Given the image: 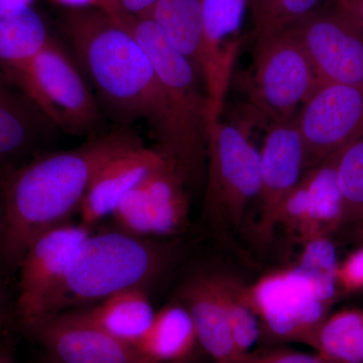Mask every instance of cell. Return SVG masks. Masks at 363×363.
I'll return each instance as SVG.
<instances>
[{"label": "cell", "instance_id": "13", "mask_svg": "<svg viewBox=\"0 0 363 363\" xmlns=\"http://www.w3.org/2000/svg\"><path fill=\"white\" fill-rule=\"evenodd\" d=\"M297 117V116H296ZM296 117L274 121L259 150V216L257 235L267 241L279 224V212L298 187L307 162Z\"/></svg>", "mask_w": 363, "mask_h": 363}, {"label": "cell", "instance_id": "27", "mask_svg": "<svg viewBox=\"0 0 363 363\" xmlns=\"http://www.w3.org/2000/svg\"><path fill=\"white\" fill-rule=\"evenodd\" d=\"M336 175L344 223L358 222L363 217V138L339 152Z\"/></svg>", "mask_w": 363, "mask_h": 363}, {"label": "cell", "instance_id": "38", "mask_svg": "<svg viewBox=\"0 0 363 363\" xmlns=\"http://www.w3.org/2000/svg\"><path fill=\"white\" fill-rule=\"evenodd\" d=\"M40 363H52V362H50L49 360L47 359V358H45V359L43 360V362H40Z\"/></svg>", "mask_w": 363, "mask_h": 363}, {"label": "cell", "instance_id": "7", "mask_svg": "<svg viewBox=\"0 0 363 363\" xmlns=\"http://www.w3.org/2000/svg\"><path fill=\"white\" fill-rule=\"evenodd\" d=\"M247 294L259 318L260 337L272 343L297 342L312 347L333 305L294 267L262 277L247 286Z\"/></svg>", "mask_w": 363, "mask_h": 363}, {"label": "cell", "instance_id": "1", "mask_svg": "<svg viewBox=\"0 0 363 363\" xmlns=\"http://www.w3.org/2000/svg\"><path fill=\"white\" fill-rule=\"evenodd\" d=\"M130 128L90 138L77 147L42 152L0 173V269L14 274L33 241L79 211L97 172L142 145Z\"/></svg>", "mask_w": 363, "mask_h": 363}, {"label": "cell", "instance_id": "5", "mask_svg": "<svg viewBox=\"0 0 363 363\" xmlns=\"http://www.w3.org/2000/svg\"><path fill=\"white\" fill-rule=\"evenodd\" d=\"M4 76L55 128L81 135L92 133L99 124L96 98L73 60L54 39Z\"/></svg>", "mask_w": 363, "mask_h": 363}, {"label": "cell", "instance_id": "4", "mask_svg": "<svg viewBox=\"0 0 363 363\" xmlns=\"http://www.w3.org/2000/svg\"><path fill=\"white\" fill-rule=\"evenodd\" d=\"M130 30L149 54L164 88L173 117L177 152L173 164L189 186L206 171L210 111L204 85L195 67L177 51L154 21L149 18L111 16Z\"/></svg>", "mask_w": 363, "mask_h": 363}, {"label": "cell", "instance_id": "23", "mask_svg": "<svg viewBox=\"0 0 363 363\" xmlns=\"http://www.w3.org/2000/svg\"><path fill=\"white\" fill-rule=\"evenodd\" d=\"M145 18L156 23L169 44L193 64L201 78L204 43L201 0H159Z\"/></svg>", "mask_w": 363, "mask_h": 363}, {"label": "cell", "instance_id": "22", "mask_svg": "<svg viewBox=\"0 0 363 363\" xmlns=\"http://www.w3.org/2000/svg\"><path fill=\"white\" fill-rule=\"evenodd\" d=\"M52 39L45 21L32 6L0 0V73L25 63Z\"/></svg>", "mask_w": 363, "mask_h": 363}, {"label": "cell", "instance_id": "12", "mask_svg": "<svg viewBox=\"0 0 363 363\" xmlns=\"http://www.w3.org/2000/svg\"><path fill=\"white\" fill-rule=\"evenodd\" d=\"M307 162H320L363 138V87L321 83L296 117Z\"/></svg>", "mask_w": 363, "mask_h": 363}, {"label": "cell", "instance_id": "11", "mask_svg": "<svg viewBox=\"0 0 363 363\" xmlns=\"http://www.w3.org/2000/svg\"><path fill=\"white\" fill-rule=\"evenodd\" d=\"M189 184L169 161L131 189L111 215L116 229L143 238H164L187 229Z\"/></svg>", "mask_w": 363, "mask_h": 363}, {"label": "cell", "instance_id": "14", "mask_svg": "<svg viewBox=\"0 0 363 363\" xmlns=\"http://www.w3.org/2000/svg\"><path fill=\"white\" fill-rule=\"evenodd\" d=\"M30 335L52 363H150L135 346L91 324L76 310L52 317Z\"/></svg>", "mask_w": 363, "mask_h": 363}, {"label": "cell", "instance_id": "28", "mask_svg": "<svg viewBox=\"0 0 363 363\" xmlns=\"http://www.w3.org/2000/svg\"><path fill=\"white\" fill-rule=\"evenodd\" d=\"M321 0H250L257 35L286 30L317 9Z\"/></svg>", "mask_w": 363, "mask_h": 363}, {"label": "cell", "instance_id": "21", "mask_svg": "<svg viewBox=\"0 0 363 363\" xmlns=\"http://www.w3.org/2000/svg\"><path fill=\"white\" fill-rule=\"evenodd\" d=\"M76 311L88 322L131 345L149 330L155 315L147 289L131 288Z\"/></svg>", "mask_w": 363, "mask_h": 363}, {"label": "cell", "instance_id": "33", "mask_svg": "<svg viewBox=\"0 0 363 363\" xmlns=\"http://www.w3.org/2000/svg\"><path fill=\"white\" fill-rule=\"evenodd\" d=\"M337 2L350 11L363 30V0H337Z\"/></svg>", "mask_w": 363, "mask_h": 363}, {"label": "cell", "instance_id": "17", "mask_svg": "<svg viewBox=\"0 0 363 363\" xmlns=\"http://www.w3.org/2000/svg\"><path fill=\"white\" fill-rule=\"evenodd\" d=\"M168 162L157 149L138 145L112 157L91 182L80 208V222L92 228L111 216L121 199L155 169Z\"/></svg>", "mask_w": 363, "mask_h": 363}, {"label": "cell", "instance_id": "29", "mask_svg": "<svg viewBox=\"0 0 363 363\" xmlns=\"http://www.w3.org/2000/svg\"><path fill=\"white\" fill-rule=\"evenodd\" d=\"M210 363H333L318 354H308L286 348L252 350L222 362Z\"/></svg>", "mask_w": 363, "mask_h": 363}, {"label": "cell", "instance_id": "31", "mask_svg": "<svg viewBox=\"0 0 363 363\" xmlns=\"http://www.w3.org/2000/svg\"><path fill=\"white\" fill-rule=\"evenodd\" d=\"M159 0H108L106 6L101 11L109 16H133V18H145Z\"/></svg>", "mask_w": 363, "mask_h": 363}, {"label": "cell", "instance_id": "25", "mask_svg": "<svg viewBox=\"0 0 363 363\" xmlns=\"http://www.w3.org/2000/svg\"><path fill=\"white\" fill-rule=\"evenodd\" d=\"M217 274L235 357H238L252 351L259 340V318L248 300L247 286L233 277L220 272Z\"/></svg>", "mask_w": 363, "mask_h": 363}, {"label": "cell", "instance_id": "8", "mask_svg": "<svg viewBox=\"0 0 363 363\" xmlns=\"http://www.w3.org/2000/svg\"><path fill=\"white\" fill-rule=\"evenodd\" d=\"M321 84L302 45L286 30L257 35L253 52L250 98L274 121L296 111Z\"/></svg>", "mask_w": 363, "mask_h": 363}, {"label": "cell", "instance_id": "19", "mask_svg": "<svg viewBox=\"0 0 363 363\" xmlns=\"http://www.w3.org/2000/svg\"><path fill=\"white\" fill-rule=\"evenodd\" d=\"M177 298L187 308L200 347L209 355L211 362L235 357L217 272H193L181 284Z\"/></svg>", "mask_w": 363, "mask_h": 363}, {"label": "cell", "instance_id": "10", "mask_svg": "<svg viewBox=\"0 0 363 363\" xmlns=\"http://www.w3.org/2000/svg\"><path fill=\"white\" fill-rule=\"evenodd\" d=\"M288 30L321 83L363 87V30L340 4L315 9Z\"/></svg>", "mask_w": 363, "mask_h": 363}, {"label": "cell", "instance_id": "9", "mask_svg": "<svg viewBox=\"0 0 363 363\" xmlns=\"http://www.w3.org/2000/svg\"><path fill=\"white\" fill-rule=\"evenodd\" d=\"M92 228L68 221L33 241L18 267L14 316L28 334L54 316L72 255Z\"/></svg>", "mask_w": 363, "mask_h": 363}, {"label": "cell", "instance_id": "15", "mask_svg": "<svg viewBox=\"0 0 363 363\" xmlns=\"http://www.w3.org/2000/svg\"><path fill=\"white\" fill-rule=\"evenodd\" d=\"M248 4L250 0H201L204 26L201 79L211 124L220 118Z\"/></svg>", "mask_w": 363, "mask_h": 363}, {"label": "cell", "instance_id": "32", "mask_svg": "<svg viewBox=\"0 0 363 363\" xmlns=\"http://www.w3.org/2000/svg\"><path fill=\"white\" fill-rule=\"evenodd\" d=\"M67 9H104L108 0H54Z\"/></svg>", "mask_w": 363, "mask_h": 363}, {"label": "cell", "instance_id": "18", "mask_svg": "<svg viewBox=\"0 0 363 363\" xmlns=\"http://www.w3.org/2000/svg\"><path fill=\"white\" fill-rule=\"evenodd\" d=\"M52 128L37 106L0 73V173L42 154Z\"/></svg>", "mask_w": 363, "mask_h": 363}, {"label": "cell", "instance_id": "30", "mask_svg": "<svg viewBox=\"0 0 363 363\" xmlns=\"http://www.w3.org/2000/svg\"><path fill=\"white\" fill-rule=\"evenodd\" d=\"M336 278L339 292L348 294L363 290V245L338 264Z\"/></svg>", "mask_w": 363, "mask_h": 363}, {"label": "cell", "instance_id": "35", "mask_svg": "<svg viewBox=\"0 0 363 363\" xmlns=\"http://www.w3.org/2000/svg\"><path fill=\"white\" fill-rule=\"evenodd\" d=\"M4 298H2L1 288H0V323L4 318Z\"/></svg>", "mask_w": 363, "mask_h": 363}, {"label": "cell", "instance_id": "20", "mask_svg": "<svg viewBox=\"0 0 363 363\" xmlns=\"http://www.w3.org/2000/svg\"><path fill=\"white\" fill-rule=\"evenodd\" d=\"M135 347L150 363H191L200 347L192 318L179 298L156 312Z\"/></svg>", "mask_w": 363, "mask_h": 363}, {"label": "cell", "instance_id": "16", "mask_svg": "<svg viewBox=\"0 0 363 363\" xmlns=\"http://www.w3.org/2000/svg\"><path fill=\"white\" fill-rule=\"evenodd\" d=\"M339 152L322 162L309 178L301 181L281 207L279 225L300 242L329 238L344 223L336 175Z\"/></svg>", "mask_w": 363, "mask_h": 363}, {"label": "cell", "instance_id": "36", "mask_svg": "<svg viewBox=\"0 0 363 363\" xmlns=\"http://www.w3.org/2000/svg\"><path fill=\"white\" fill-rule=\"evenodd\" d=\"M358 223V235H359L360 238H362L363 240V217L362 219H360L359 221L357 222Z\"/></svg>", "mask_w": 363, "mask_h": 363}, {"label": "cell", "instance_id": "24", "mask_svg": "<svg viewBox=\"0 0 363 363\" xmlns=\"http://www.w3.org/2000/svg\"><path fill=\"white\" fill-rule=\"evenodd\" d=\"M312 347L318 355L333 363H363V309L329 315Z\"/></svg>", "mask_w": 363, "mask_h": 363}, {"label": "cell", "instance_id": "3", "mask_svg": "<svg viewBox=\"0 0 363 363\" xmlns=\"http://www.w3.org/2000/svg\"><path fill=\"white\" fill-rule=\"evenodd\" d=\"M179 252L175 242L138 238L118 229L89 234L72 255L54 316L128 289H147L173 266Z\"/></svg>", "mask_w": 363, "mask_h": 363}, {"label": "cell", "instance_id": "26", "mask_svg": "<svg viewBox=\"0 0 363 363\" xmlns=\"http://www.w3.org/2000/svg\"><path fill=\"white\" fill-rule=\"evenodd\" d=\"M298 259L294 267L316 286L324 300L333 304L339 293L336 278L339 262L330 238L324 236L306 241Z\"/></svg>", "mask_w": 363, "mask_h": 363}, {"label": "cell", "instance_id": "2", "mask_svg": "<svg viewBox=\"0 0 363 363\" xmlns=\"http://www.w3.org/2000/svg\"><path fill=\"white\" fill-rule=\"evenodd\" d=\"M63 26L105 108L123 128L145 121L157 149L173 162L175 125L149 54L130 30L99 9H67Z\"/></svg>", "mask_w": 363, "mask_h": 363}, {"label": "cell", "instance_id": "34", "mask_svg": "<svg viewBox=\"0 0 363 363\" xmlns=\"http://www.w3.org/2000/svg\"><path fill=\"white\" fill-rule=\"evenodd\" d=\"M0 363H18L9 345L0 342Z\"/></svg>", "mask_w": 363, "mask_h": 363}, {"label": "cell", "instance_id": "37", "mask_svg": "<svg viewBox=\"0 0 363 363\" xmlns=\"http://www.w3.org/2000/svg\"><path fill=\"white\" fill-rule=\"evenodd\" d=\"M18 1L26 2V4H32V0H18Z\"/></svg>", "mask_w": 363, "mask_h": 363}, {"label": "cell", "instance_id": "6", "mask_svg": "<svg viewBox=\"0 0 363 363\" xmlns=\"http://www.w3.org/2000/svg\"><path fill=\"white\" fill-rule=\"evenodd\" d=\"M202 218L216 231L240 229L260 189L259 152L233 124L218 121L208 135Z\"/></svg>", "mask_w": 363, "mask_h": 363}]
</instances>
